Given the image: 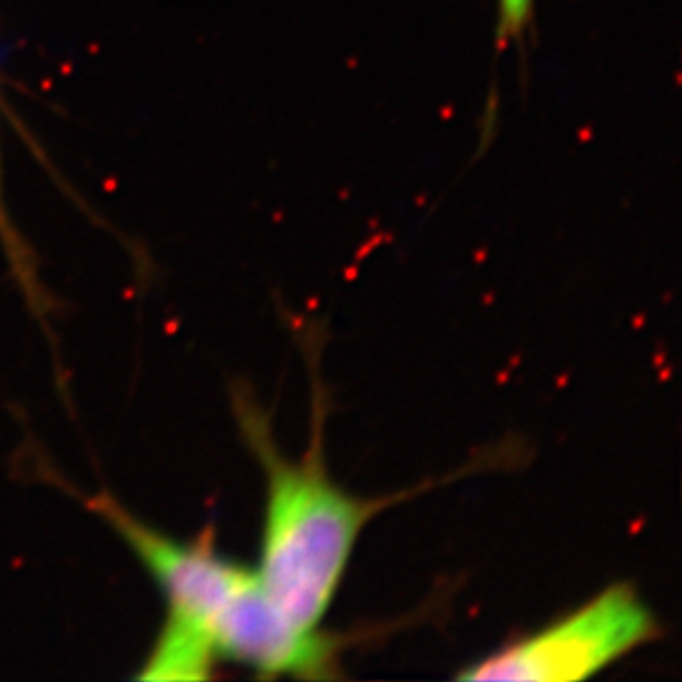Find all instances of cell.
Instances as JSON below:
<instances>
[{"label": "cell", "mask_w": 682, "mask_h": 682, "mask_svg": "<svg viewBox=\"0 0 682 682\" xmlns=\"http://www.w3.org/2000/svg\"><path fill=\"white\" fill-rule=\"evenodd\" d=\"M234 409L250 451L265 470L261 559L254 572L276 610L299 630L314 632L332 607L362 528L393 499H360L342 490L325 468L319 420L310 451L292 461L274 447L265 418L241 391Z\"/></svg>", "instance_id": "6da1fadb"}, {"label": "cell", "mask_w": 682, "mask_h": 682, "mask_svg": "<svg viewBox=\"0 0 682 682\" xmlns=\"http://www.w3.org/2000/svg\"><path fill=\"white\" fill-rule=\"evenodd\" d=\"M89 510L103 517L166 598V621L157 634L139 681H204L217 665L213 632L254 569L222 557L211 530L193 542L168 537L128 513L114 495H80Z\"/></svg>", "instance_id": "7a4b0ae2"}, {"label": "cell", "mask_w": 682, "mask_h": 682, "mask_svg": "<svg viewBox=\"0 0 682 682\" xmlns=\"http://www.w3.org/2000/svg\"><path fill=\"white\" fill-rule=\"evenodd\" d=\"M630 583H614L548 627L466 668L461 681L574 682L592 679L659 636Z\"/></svg>", "instance_id": "3957f363"}, {"label": "cell", "mask_w": 682, "mask_h": 682, "mask_svg": "<svg viewBox=\"0 0 682 682\" xmlns=\"http://www.w3.org/2000/svg\"><path fill=\"white\" fill-rule=\"evenodd\" d=\"M0 243L11 261V270L13 276L18 281V285L22 288V292L29 299V305L36 310V314H47V294L40 288V281L36 276V267H33V259L31 252L27 250L25 241L18 236V232L11 226L4 204H2V191H0Z\"/></svg>", "instance_id": "277c9868"}, {"label": "cell", "mask_w": 682, "mask_h": 682, "mask_svg": "<svg viewBox=\"0 0 682 682\" xmlns=\"http://www.w3.org/2000/svg\"><path fill=\"white\" fill-rule=\"evenodd\" d=\"M535 0H497V40L501 49L522 42L530 18Z\"/></svg>", "instance_id": "5b68a950"}]
</instances>
